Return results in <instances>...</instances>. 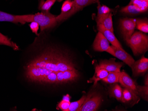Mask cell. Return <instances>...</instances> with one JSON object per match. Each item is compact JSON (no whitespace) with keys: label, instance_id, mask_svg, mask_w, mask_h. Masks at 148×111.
<instances>
[{"label":"cell","instance_id":"obj_1","mask_svg":"<svg viewBox=\"0 0 148 111\" xmlns=\"http://www.w3.org/2000/svg\"><path fill=\"white\" fill-rule=\"evenodd\" d=\"M69 57L61 50L49 46L27 66L45 69L51 73L76 69Z\"/></svg>","mask_w":148,"mask_h":111},{"label":"cell","instance_id":"obj_2","mask_svg":"<svg viewBox=\"0 0 148 111\" xmlns=\"http://www.w3.org/2000/svg\"><path fill=\"white\" fill-rule=\"evenodd\" d=\"M20 16L21 20L25 24L26 22L32 21L38 23L41 31L54 27L57 23L56 16L51 14L49 12H38L35 14Z\"/></svg>","mask_w":148,"mask_h":111},{"label":"cell","instance_id":"obj_3","mask_svg":"<svg viewBox=\"0 0 148 111\" xmlns=\"http://www.w3.org/2000/svg\"><path fill=\"white\" fill-rule=\"evenodd\" d=\"M126 42L131 48L134 55L142 54L148 50V37L142 32H134Z\"/></svg>","mask_w":148,"mask_h":111},{"label":"cell","instance_id":"obj_4","mask_svg":"<svg viewBox=\"0 0 148 111\" xmlns=\"http://www.w3.org/2000/svg\"><path fill=\"white\" fill-rule=\"evenodd\" d=\"M73 4L71 10L63 15L56 16L57 22H61L69 18L76 12L83 10L84 8L95 3H99L100 0H73Z\"/></svg>","mask_w":148,"mask_h":111},{"label":"cell","instance_id":"obj_5","mask_svg":"<svg viewBox=\"0 0 148 111\" xmlns=\"http://www.w3.org/2000/svg\"><path fill=\"white\" fill-rule=\"evenodd\" d=\"M93 48L95 51L100 52L106 51L114 56V50L110 45L109 42L103 35V34L99 31L97 33L95 39Z\"/></svg>","mask_w":148,"mask_h":111},{"label":"cell","instance_id":"obj_6","mask_svg":"<svg viewBox=\"0 0 148 111\" xmlns=\"http://www.w3.org/2000/svg\"><path fill=\"white\" fill-rule=\"evenodd\" d=\"M136 20L133 18H125L121 19L120 26L125 40L126 41L134 33L136 28Z\"/></svg>","mask_w":148,"mask_h":111},{"label":"cell","instance_id":"obj_7","mask_svg":"<svg viewBox=\"0 0 148 111\" xmlns=\"http://www.w3.org/2000/svg\"><path fill=\"white\" fill-rule=\"evenodd\" d=\"M102 101L99 94H89L86 96L82 106L78 111H95L99 108Z\"/></svg>","mask_w":148,"mask_h":111},{"label":"cell","instance_id":"obj_8","mask_svg":"<svg viewBox=\"0 0 148 111\" xmlns=\"http://www.w3.org/2000/svg\"><path fill=\"white\" fill-rule=\"evenodd\" d=\"M57 84H63L73 82L78 78L79 72L77 69L56 72Z\"/></svg>","mask_w":148,"mask_h":111},{"label":"cell","instance_id":"obj_9","mask_svg":"<svg viewBox=\"0 0 148 111\" xmlns=\"http://www.w3.org/2000/svg\"><path fill=\"white\" fill-rule=\"evenodd\" d=\"M119 82L124 88L129 89L133 93L139 96L137 85H136L135 82L130 77L129 75L124 71L121 72Z\"/></svg>","mask_w":148,"mask_h":111},{"label":"cell","instance_id":"obj_10","mask_svg":"<svg viewBox=\"0 0 148 111\" xmlns=\"http://www.w3.org/2000/svg\"><path fill=\"white\" fill-rule=\"evenodd\" d=\"M134 77L146 72L148 69V59L143 56L139 60L135 61L131 67Z\"/></svg>","mask_w":148,"mask_h":111},{"label":"cell","instance_id":"obj_11","mask_svg":"<svg viewBox=\"0 0 148 111\" xmlns=\"http://www.w3.org/2000/svg\"><path fill=\"white\" fill-rule=\"evenodd\" d=\"M114 60H104L100 61L99 66L102 68L110 72H121V68L123 66V63H118Z\"/></svg>","mask_w":148,"mask_h":111},{"label":"cell","instance_id":"obj_12","mask_svg":"<svg viewBox=\"0 0 148 111\" xmlns=\"http://www.w3.org/2000/svg\"><path fill=\"white\" fill-rule=\"evenodd\" d=\"M111 48L114 50V57L118 58L120 60H122L125 64L131 67L134 63L135 62L133 57L128 53L123 48H119L111 46Z\"/></svg>","mask_w":148,"mask_h":111},{"label":"cell","instance_id":"obj_13","mask_svg":"<svg viewBox=\"0 0 148 111\" xmlns=\"http://www.w3.org/2000/svg\"><path fill=\"white\" fill-rule=\"evenodd\" d=\"M97 29L99 31L103 34L112 46L119 48H123L122 45L114 34V32L106 29L101 25H97Z\"/></svg>","mask_w":148,"mask_h":111},{"label":"cell","instance_id":"obj_14","mask_svg":"<svg viewBox=\"0 0 148 111\" xmlns=\"http://www.w3.org/2000/svg\"><path fill=\"white\" fill-rule=\"evenodd\" d=\"M96 21L97 25H101L106 29L114 32L112 12L102 17H97Z\"/></svg>","mask_w":148,"mask_h":111},{"label":"cell","instance_id":"obj_15","mask_svg":"<svg viewBox=\"0 0 148 111\" xmlns=\"http://www.w3.org/2000/svg\"><path fill=\"white\" fill-rule=\"evenodd\" d=\"M0 22H9L14 24L24 25L25 23L21 20L20 15H14L0 11Z\"/></svg>","mask_w":148,"mask_h":111},{"label":"cell","instance_id":"obj_16","mask_svg":"<svg viewBox=\"0 0 148 111\" xmlns=\"http://www.w3.org/2000/svg\"><path fill=\"white\" fill-rule=\"evenodd\" d=\"M109 72L104 69L102 68L99 66V65L96 64L95 67V73L94 76L91 78L90 80L94 82V85L100 80L104 78L108 74Z\"/></svg>","mask_w":148,"mask_h":111},{"label":"cell","instance_id":"obj_17","mask_svg":"<svg viewBox=\"0 0 148 111\" xmlns=\"http://www.w3.org/2000/svg\"><path fill=\"white\" fill-rule=\"evenodd\" d=\"M138 96L133 93L130 90L127 89H123L122 100L121 101L123 103H128L132 101H139Z\"/></svg>","mask_w":148,"mask_h":111},{"label":"cell","instance_id":"obj_18","mask_svg":"<svg viewBox=\"0 0 148 111\" xmlns=\"http://www.w3.org/2000/svg\"><path fill=\"white\" fill-rule=\"evenodd\" d=\"M110 97L115 98L118 101H121L123 89L119 84H115L110 87L109 91Z\"/></svg>","mask_w":148,"mask_h":111},{"label":"cell","instance_id":"obj_19","mask_svg":"<svg viewBox=\"0 0 148 111\" xmlns=\"http://www.w3.org/2000/svg\"><path fill=\"white\" fill-rule=\"evenodd\" d=\"M120 12L124 14L130 15H137L143 12V11L141 10L136 6L130 4L125 7H123L121 10Z\"/></svg>","mask_w":148,"mask_h":111},{"label":"cell","instance_id":"obj_20","mask_svg":"<svg viewBox=\"0 0 148 111\" xmlns=\"http://www.w3.org/2000/svg\"><path fill=\"white\" fill-rule=\"evenodd\" d=\"M4 45L12 48L14 50H19V48L16 44L12 42L11 39L0 32V45Z\"/></svg>","mask_w":148,"mask_h":111},{"label":"cell","instance_id":"obj_21","mask_svg":"<svg viewBox=\"0 0 148 111\" xmlns=\"http://www.w3.org/2000/svg\"><path fill=\"white\" fill-rule=\"evenodd\" d=\"M56 0H41L39 4V9L42 12H49Z\"/></svg>","mask_w":148,"mask_h":111},{"label":"cell","instance_id":"obj_22","mask_svg":"<svg viewBox=\"0 0 148 111\" xmlns=\"http://www.w3.org/2000/svg\"><path fill=\"white\" fill-rule=\"evenodd\" d=\"M120 73H109L108 75L102 80L104 82L108 84H114L119 82Z\"/></svg>","mask_w":148,"mask_h":111},{"label":"cell","instance_id":"obj_23","mask_svg":"<svg viewBox=\"0 0 148 111\" xmlns=\"http://www.w3.org/2000/svg\"><path fill=\"white\" fill-rule=\"evenodd\" d=\"M136 27L138 29L144 33L148 32V21L147 19L136 20Z\"/></svg>","mask_w":148,"mask_h":111},{"label":"cell","instance_id":"obj_24","mask_svg":"<svg viewBox=\"0 0 148 111\" xmlns=\"http://www.w3.org/2000/svg\"><path fill=\"white\" fill-rule=\"evenodd\" d=\"M129 4L136 6L143 12L148 10V1L145 0H131Z\"/></svg>","mask_w":148,"mask_h":111},{"label":"cell","instance_id":"obj_25","mask_svg":"<svg viewBox=\"0 0 148 111\" xmlns=\"http://www.w3.org/2000/svg\"><path fill=\"white\" fill-rule=\"evenodd\" d=\"M86 96L84 95L79 100L76 101L71 102L69 107L67 111H78L84 103L86 98Z\"/></svg>","mask_w":148,"mask_h":111},{"label":"cell","instance_id":"obj_26","mask_svg":"<svg viewBox=\"0 0 148 111\" xmlns=\"http://www.w3.org/2000/svg\"><path fill=\"white\" fill-rule=\"evenodd\" d=\"M41 83L57 84L56 72H51L45 76L41 80Z\"/></svg>","mask_w":148,"mask_h":111},{"label":"cell","instance_id":"obj_27","mask_svg":"<svg viewBox=\"0 0 148 111\" xmlns=\"http://www.w3.org/2000/svg\"><path fill=\"white\" fill-rule=\"evenodd\" d=\"M98 15L97 17H102L112 12V10L107 6L103 5H101L99 3H98Z\"/></svg>","mask_w":148,"mask_h":111},{"label":"cell","instance_id":"obj_28","mask_svg":"<svg viewBox=\"0 0 148 111\" xmlns=\"http://www.w3.org/2000/svg\"><path fill=\"white\" fill-rule=\"evenodd\" d=\"M137 89L139 96H141L145 100L148 101V86H137Z\"/></svg>","mask_w":148,"mask_h":111},{"label":"cell","instance_id":"obj_29","mask_svg":"<svg viewBox=\"0 0 148 111\" xmlns=\"http://www.w3.org/2000/svg\"><path fill=\"white\" fill-rule=\"evenodd\" d=\"M69 97V96L65 97L63 100L60 102L58 104V107L62 111H67L69 107L71 102L69 99L68 98Z\"/></svg>","mask_w":148,"mask_h":111},{"label":"cell","instance_id":"obj_30","mask_svg":"<svg viewBox=\"0 0 148 111\" xmlns=\"http://www.w3.org/2000/svg\"><path fill=\"white\" fill-rule=\"evenodd\" d=\"M73 4V0H66L62 5L61 12L60 15L64 14L69 11L72 8Z\"/></svg>","mask_w":148,"mask_h":111},{"label":"cell","instance_id":"obj_31","mask_svg":"<svg viewBox=\"0 0 148 111\" xmlns=\"http://www.w3.org/2000/svg\"><path fill=\"white\" fill-rule=\"evenodd\" d=\"M29 27L32 32L35 34L36 35H38V31L39 29V24L34 21H32L31 22Z\"/></svg>","mask_w":148,"mask_h":111},{"label":"cell","instance_id":"obj_32","mask_svg":"<svg viewBox=\"0 0 148 111\" xmlns=\"http://www.w3.org/2000/svg\"><path fill=\"white\" fill-rule=\"evenodd\" d=\"M145 1H148V0H145Z\"/></svg>","mask_w":148,"mask_h":111}]
</instances>
